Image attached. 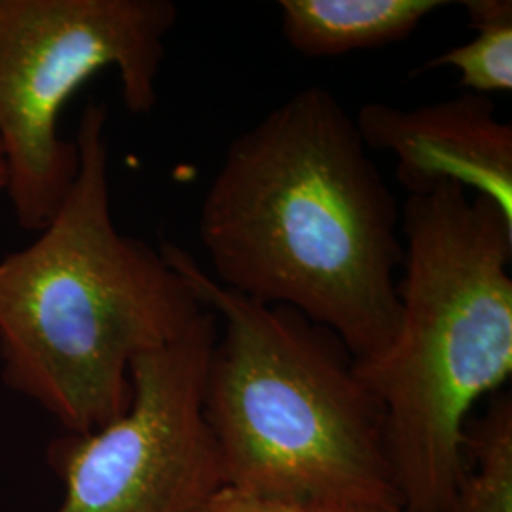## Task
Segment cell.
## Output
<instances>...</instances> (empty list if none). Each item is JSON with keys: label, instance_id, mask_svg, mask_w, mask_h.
Instances as JSON below:
<instances>
[{"label": "cell", "instance_id": "11", "mask_svg": "<svg viewBox=\"0 0 512 512\" xmlns=\"http://www.w3.org/2000/svg\"><path fill=\"white\" fill-rule=\"evenodd\" d=\"M200 512H404L401 507L325 497H262L224 488Z\"/></svg>", "mask_w": 512, "mask_h": 512}, {"label": "cell", "instance_id": "4", "mask_svg": "<svg viewBox=\"0 0 512 512\" xmlns=\"http://www.w3.org/2000/svg\"><path fill=\"white\" fill-rule=\"evenodd\" d=\"M162 251L222 321L203 412L226 488L403 509L382 408L342 342L298 311L222 287L181 247L165 243Z\"/></svg>", "mask_w": 512, "mask_h": 512}, {"label": "cell", "instance_id": "9", "mask_svg": "<svg viewBox=\"0 0 512 512\" xmlns=\"http://www.w3.org/2000/svg\"><path fill=\"white\" fill-rule=\"evenodd\" d=\"M467 469L446 512H512V399L497 393L465 427Z\"/></svg>", "mask_w": 512, "mask_h": 512}, {"label": "cell", "instance_id": "10", "mask_svg": "<svg viewBox=\"0 0 512 512\" xmlns=\"http://www.w3.org/2000/svg\"><path fill=\"white\" fill-rule=\"evenodd\" d=\"M471 40L429 59L421 71L454 69L459 86L467 93L486 95L512 90V2L511 0H467L463 2Z\"/></svg>", "mask_w": 512, "mask_h": 512}, {"label": "cell", "instance_id": "5", "mask_svg": "<svg viewBox=\"0 0 512 512\" xmlns=\"http://www.w3.org/2000/svg\"><path fill=\"white\" fill-rule=\"evenodd\" d=\"M171 0H0V147L21 228L54 219L78 169L59 116L93 74L114 69L131 114L158 103Z\"/></svg>", "mask_w": 512, "mask_h": 512}, {"label": "cell", "instance_id": "3", "mask_svg": "<svg viewBox=\"0 0 512 512\" xmlns=\"http://www.w3.org/2000/svg\"><path fill=\"white\" fill-rule=\"evenodd\" d=\"M399 325L353 363L384 416L404 512H446L467 469L465 427L512 374V222L458 184L408 196Z\"/></svg>", "mask_w": 512, "mask_h": 512}, {"label": "cell", "instance_id": "7", "mask_svg": "<svg viewBox=\"0 0 512 512\" xmlns=\"http://www.w3.org/2000/svg\"><path fill=\"white\" fill-rule=\"evenodd\" d=\"M353 118L366 148L395 158L408 196L458 184L512 222V126L490 97L465 92L418 109L366 103Z\"/></svg>", "mask_w": 512, "mask_h": 512}, {"label": "cell", "instance_id": "1", "mask_svg": "<svg viewBox=\"0 0 512 512\" xmlns=\"http://www.w3.org/2000/svg\"><path fill=\"white\" fill-rule=\"evenodd\" d=\"M401 219L355 118L308 86L228 145L198 232L222 287L298 311L363 363L399 325Z\"/></svg>", "mask_w": 512, "mask_h": 512}, {"label": "cell", "instance_id": "2", "mask_svg": "<svg viewBox=\"0 0 512 512\" xmlns=\"http://www.w3.org/2000/svg\"><path fill=\"white\" fill-rule=\"evenodd\" d=\"M107 120L103 105L84 107L67 196L33 243L0 260L2 380L71 435L122 416L133 361L207 310L162 249L116 228Z\"/></svg>", "mask_w": 512, "mask_h": 512}, {"label": "cell", "instance_id": "6", "mask_svg": "<svg viewBox=\"0 0 512 512\" xmlns=\"http://www.w3.org/2000/svg\"><path fill=\"white\" fill-rule=\"evenodd\" d=\"M219 330L205 310L181 338L131 365V403L84 435L48 448L63 482L54 512H200L226 488L219 446L203 412Z\"/></svg>", "mask_w": 512, "mask_h": 512}, {"label": "cell", "instance_id": "12", "mask_svg": "<svg viewBox=\"0 0 512 512\" xmlns=\"http://www.w3.org/2000/svg\"><path fill=\"white\" fill-rule=\"evenodd\" d=\"M8 186V169H6V160H4V152L0 147V192H6Z\"/></svg>", "mask_w": 512, "mask_h": 512}, {"label": "cell", "instance_id": "8", "mask_svg": "<svg viewBox=\"0 0 512 512\" xmlns=\"http://www.w3.org/2000/svg\"><path fill=\"white\" fill-rule=\"evenodd\" d=\"M442 0H281V31L294 52L338 57L410 37Z\"/></svg>", "mask_w": 512, "mask_h": 512}]
</instances>
